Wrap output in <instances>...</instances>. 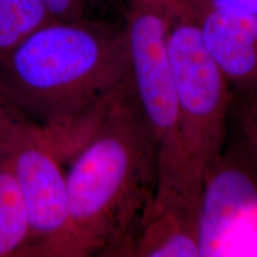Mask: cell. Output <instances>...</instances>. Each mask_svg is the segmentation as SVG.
Returning a JSON list of instances; mask_svg holds the SVG:
<instances>
[{
  "instance_id": "obj_1",
  "label": "cell",
  "mask_w": 257,
  "mask_h": 257,
  "mask_svg": "<svg viewBox=\"0 0 257 257\" xmlns=\"http://www.w3.org/2000/svg\"><path fill=\"white\" fill-rule=\"evenodd\" d=\"M131 80L124 23L54 19L0 60V82L53 138L63 163Z\"/></svg>"
},
{
  "instance_id": "obj_6",
  "label": "cell",
  "mask_w": 257,
  "mask_h": 257,
  "mask_svg": "<svg viewBox=\"0 0 257 257\" xmlns=\"http://www.w3.org/2000/svg\"><path fill=\"white\" fill-rule=\"evenodd\" d=\"M257 221V178L246 163L221 154L205 176L198 202L202 256L227 252Z\"/></svg>"
},
{
  "instance_id": "obj_7",
  "label": "cell",
  "mask_w": 257,
  "mask_h": 257,
  "mask_svg": "<svg viewBox=\"0 0 257 257\" xmlns=\"http://www.w3.org/2000/svg\"><path fill=\"white\" fill-rule=\"evenodd\" d=\"M194 18L202 41L233 99L257 96V17L179 0Z\"/></svg>"
},
{
  "instance_id": "obj_13",
  "label": "cell",
  "mask_w": 257,
  "mask_h": 257,
  "mask_svg": "<svg viewBox=\"0 0 257 257\" xmlns=\"http://www.w3.org/2000/svg\"><path fill=\"white\" fill-rule=\"evenodd\" d=\"M186 2L257 17V0H186Z\"/></svg>"
},
{
  "instance_id": "obj_4",
  "label": "cell",
  "mask_w": 257,
  "mask_h": 257,
  "mask_svg": "<svg viewBox=\"0 0 257 257\" xmlns=\"http://www.w3.org/2000/svg\"><path fill=\"white\" fill-rule=\"evenodd\" d=\"M168 18L166 14L146 12L124 19L134 91L153 131L157 152L156 194L147 217L174 202H199L189 191L180 138L178 96L167 46Z\"/></svg>"
},
{
  "instance_id": "obj_8",
  "label": "cell",
  "mask_w": 257,
  "mask_h": 257,
  "mask_svg": "<svg viewBox=\"0 0 257 257\" xmlns=\"http://www.w3.org/2000/svg\"><path fill=\"white\" fill-rule=\"evenodd\" d=\"M124 256L201 257L197 205L174 202L148 216Z\"/></svg>"
},
{
  "instance_id": "obj_2",
  "label": "cell",
  "mask_w": 257,
  "mask_h": 257,
  "mask_svg": "<svg viewBox=\"0 0 257 257\" xmlns=\"http://www.w3.org/2000/svg\"><path fill=\"white\" fill-rule=\"evenodd\" d=\"M67 224L41 256H124L152 207L157 152L133 80L67 161Z\"/></svg>"
},
{
  "instance_id": "obj_10",
  "label": "cell",
  "mask_w": 257,
  "mask_h": 257,
  "mask_svg": "<svg viewBox=\"0 0 257 257\" xmlns=\"http://www.w3.org/2000/svg\"><path fill=\"white\" fill-rule=\"evenodd\" d=\"M54 19L41 0H0V60Z\"/></svg>"
},
{
  "instance_id": "obj_9",
  "label": "cell",
  "mask_w": 257,
  "mask_h": 257,
  "mask_svg": "<svg viewBox=\"0 0 257 257\" xmlns=\"http://www.w3.org/2000/svg\"><path fill=\"white\" fill-rule=\"evenodd\" d=\"M31 242V218L15 169H0V257L23 256Z\"/></svg>"
},
{
  "instance_id": "obj_12",
  "label": "cell",
  "mask_w": 257,
  "mask_h": 257,
  "mask_svg": "<svg viewBox=\"0 0 257 257\" xmlns=\"http://www.w3.org/2000/svg\"><path fill=\"white\" fill-rule=\"evenodd\" d=\"M55 19H79L88 12L87 0H41Z\"/></svg>"
},
{
  "instance_id": "obj_14",
  "label": "cell",
  "mask_w": 257,
  "mask_h": 257,
  "mask_svg": "<svg viewBox=\"0 0 257 257\" xmlns=\"http://www.w3.org/2000/svg\"><path fill=\"white\" fill-rule=\"evenodd\" d=\"M88 3V8L89 9H94V8H104L111 3V0H87Z\"/></svg>"
},
{
  "instance_id": "obj_3",
  "label": "cell",
  "mask_w": 257,
  "mask_h": 257,
  "mask_svg": "<svg viewBox=\"0 0 257 257\" xmlns=\"http://www.w3.org/2000/svg\"><path fill=\"white\" fill-rule=\"evenodd\" d=\"M167 46L189 191L199 200L205 176L224 153L233 94L208 54L194 18L179 0L170 5Z\"/></svg>"
},
{
  "instance_id": "obj_5",
  "label": "cell",
  "mask_w": 257,
  "mask_h": 257,
  "mask_svg": "<svg viewBox=\"0 0 257 257\" xmlns=\"http://www.w3.org/2000/svg\"><path fill=\"white\" fill-rule=\"evenodd\" d=\"M0 166L17 172L31 218V242L25 251L38 253L66 227L64 163L49 133L12 99L2 82Z\"/></svg>"
},
{
  "instance_id": "obj_11",
  "label": "cell",
  "mask_w": 257,
  "mask_h": 257,
  "mask_svg": "<svg viewBox=\"0 0 257 257\" xmlns=\"http://www.w3.org/2000/svg\"><path fill=\"white\" fill-rule=\"evenodd\" d=\"M239 110L240 123L248 142L249 150L257 165V96L246 99H233Z\"/></svg>"
}]
</instances>
